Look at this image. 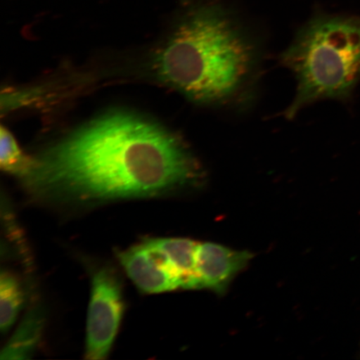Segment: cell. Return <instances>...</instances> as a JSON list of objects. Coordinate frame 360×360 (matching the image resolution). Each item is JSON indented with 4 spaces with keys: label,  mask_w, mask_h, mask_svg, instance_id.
Masks as SVG:
<instances>
[{
    "label": "cell",
    "mask_w": 360,
    "mask_h": 360,
    "mask_svg": "<svg viewBox=\"0 0 360 360\" xmlns=\"http://www.w3.org/2000/svg\"><path fill=\"white\" fill-rule=\"evenodd\" d=\"M20 179L35 199L89 205L200 187L205 172L177 135L114 112L49 147Z\"/></svg>",
    "instance_id": "cell-1"
},
{
    "label": "cell",
    "mask_w": 360,
    "mask_h": 360,
    "mask_svg": "<svg viewBox=\"0 0 360 360\" xmlns=\"http://www.w3.org/2000/svg\"><path fill=\"white\" fill-rule=\"evenodd\" d=\"M261 48L249 30L219 4L193 7L153 58L161 83L198 105L233 106L253 94Z\"/></svg>",
    "instance_id": "cell-2"
},
{
    "label": "cell",
    "mask_w": 360,
    "mask_h": 360,
    "mask_svg": "<svg viewBox=\"0 0 360 360\" xmlns=\"http://www.w3.org/2000/svg\"><path fill=\"white\" fill-rule=\"evenodd\" d=\"M281 60L297 80L295 97L285 112L288 119L319 101L345 100L360 79V17L315 15Z\"/></svg>",
    "instance_id": "cell-3"
},
{
    "label": "cell",
    "mask_w": 360,
    "mask_h": 360,
    "mask_svg": "<svg viewBox=\"0 0 360 360\" xmlns=\"http://www.w3.org/2000/svg\"><path fill=\"white\" fill-rule=\"evenodd\" d=\"M124 311L122 286L110 267L98 268L92 274L88 309L86 346L88 359H105L118 334Z\"/></svg>",
    "instance_id": "cell-4"
},
{
    "label": "cell",
    "mask_w": 360,
    "mask_h": 360,
    "mask_svg": "<svg viewBox=\"0 0 360 360\" xmlns=\"http://www.w3.org/2000/svg\"><path fill=\"white\" fill-rule=\"evenodd\" d=\"M118 258L134 285L143 292L160 294L181 288L176 270L152 240L120 251Z\"/></svg>",
    "instance_id": "cell-5"
},
{
    "label": "cell",
    "mask_w": 360,
    "mask_h": 360,
    "mask_svg": "<svg viewBox=\"0 0 360 360\" xmlns=\"http://www.w3.org/2000/svg\"><path fill=\"white\" fill-rule=\"evenodd\" d=\"M253 257L250 252L232 250L215 243H199L196 270L200 289L205 288L216 294H225Z\"/></svg>",
    "instance_id": "cell-6"
},
{
    "label": "cell",
    "mask_w": 360,
    "mask_h": 360,
    "mask_svg": "<svg viewBox=\"0 0 360 360\" xmlns=\"http://www.w3.org/2000/svg\"><path fill=\"white\" fill-rule=\"evenodd\" d=\"M44 323L45 314L41 306H31L19 327L0 353V359L32 358L41 340Z\"/></svg>",
    "instance_id": "cell-7"
},
{
    "label": "cell",
    "mask_w": 360,
    "mask_h": 360,
    "mask_svg": "<svg viewBox=\"0 0 360 360\" xmlns=\"http://www.w3.org/2000/svg\"><path fill=\"white\" fill-rule=\"evenodd\" d=\"M154 244L167 256L178 274L183 289H200L196 270L199 243L183 238H153Z\"/></svg>",
    "instance_id": "cell-8"
},
{
    "label": "cell",
    "mask_w": 360,
    "mask_h": 360,
    "mask_svg": "<svg viewBox=\"0 0 360 360\" xmlns=\"http://www.w3.org/2000/svg\"><path fill=\"white\" fill-rule=\"evenodd\" d=\"M24 291L15 274L3 270L0 276V330H11L24 303Z\"/></svg>",
    "instance_id": "cell-9"
},
{
    "label": "cell",
    "mask_w": 360,
    "mask_h": 360,
    "mask_svg": "<svg viewBox=\"0 0 360 360\" xmlns=\"http://www.w3.org/2000/svg\"><path fill=\"white\" fill-rule=\"evenodd\" d=\"M32 160L27 157L8 129L0 131V166L6 173L21 177L29 169Z\"/></svg>",
    "instance_id": "cell-10"
}]
</instances>
